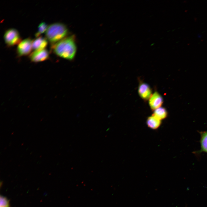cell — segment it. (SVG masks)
<instances>
[{"label": "cell", "instance_id": "7a4b0ae2", "mask_svg": "<svg viewBox=\"0 0 207 207\" xmlns=\"http://www.w3.org/2000/svg\"><path fill=\"white\" fill-rule=\"evenodd\" d=\"M68 32V28L64 24L55 23L48 26L45 35L47 40L53 45L67 37Z\"/></svg>", "mask_w": 207, "mask_h": 207}, {"label": "cell", "instance_id": "3957f363", "mask_svg": "<svg viewBox=\"0 0 207 207\" xmlns=\"http://www.w3.org/2000/svg\"><path fill=\"white\" fill-rule=\"evenodd\" d=\"M5 43L8 46H12L18 44L21 39L18 31L16 29L11 28L6 30L4 35Z\"/></svg>", "mask_w": 207, "mask_h": 207}, {"label": "cell", "instance_id": "9c48e42d", "mask_svg": "<svg viewBox=\"0 0 207 207\" xmlns=\"http://www.w3.org/2000/svg\"><path fill=\"white\" fill-rule=\"evenodd\" d=\"M161 122V120L153 115L149 117L146 121L147 126L153 129H158L160 126Z\"/></svg>", "mask_w": 207, "mask_h": 207}, {"label": "cell", "instance_id": "5b68a950", "mask_svg": "<svg viewBox=\"0 0 207 207\" xmlns=\"http://www.w3.org/2000/svg\"><path fill=\"white\" fill-rule=\"evenodd\" d=\"M49 57V53L46 49L34 51L29 56L30 60L34 62H40L47 60Z\"/></svg>", "mask_w": 207, "mask_h": 207}, {"label": "cell", "instance_id": "4fadbf2b", "mask_svg": "<svg viewBox=\"0 0 207 207\" xmlns=\"http://www.w3.org/2000/svg\"><path fill=\"white\" fill-rule=\"evenodd\" d=\"M0 207H10L9 200L1 195L0 197Z\"/></svg>", "mask_w": 207, "mask_h": 207}, {"label": "cell", "instance_id": "7c38bea8", "mask_svg": "<svg viewBox=\"0 0 207 207\" xmlns=\"http://www.w3.org/2000/svg\"><path fill=\"white\" fill-rule=\"evenodd\" d=\"M48 26L46 23L44 22L41 23L38 27V30L35 34V36L36 37H38L41 34L46 32Z\"/></svg>", "mask_w": 207, "mask_h": 207}, {"label": "cell", "instance_id": "277c9868", "mask_svg": "<svg viewBox=\"0 0 207 207\" xmlns=\"http://www.w3.org/2000/svg\"><path fill=\"white\" fill-rule=\"evenodd\" d=\"M32 40L30 38H27L21 41L18 44L17 52L20 56L29 54L32 49Z\"/></svg>", "mask_w": 207, "mask_h": 207}, {"label": "cell", "instance_id": "8992f818", "mask_svg": "<svg viewBox=\"0 0 207 207\" xmlns=\"http://www.w3.org/2000/svg\"><path fill=\"white\" fill-rule=\"evenodd\" d=\"M138 93L140 97L145 101L149 99L152 95V89L150 85L147 83L143 82L139 83Z\"/></svg>", "mask_w": 207, "mask_h": 207}, {"label": "cell", "instance_id": "52a82bcc", "mask_svg": "<svg viewBox=\"0 0 207 207\" xmlns=\"http://www.w3.org/2000/svg\"><path fill=\"white\" fill-rule=\"evenodd\" d=\"M163 102L162 96L158 92L155 91L149 99V104L151 109L154 110L161 107Z\"/></svg>", "mask_w": 207, "mask_h": 207}, {"label": "cell", "instance_id": "ba28073f", "mask_svg": "<svg viewBox=\"0 0 207 207\" xmlns=\"http://www.w3.org/2000/svg\"><path fill=\"white\" fill-rule=\"evenodd\" d=\"M48 43V40L46 38L39 37L33 40L32 49L34 51L45 49Z\"/></svg>", "mask_w": 207, "mask_h": 207}, {"label": "cell", "instance_id": "30bf717a", "mask_svg": "<svg viewBox=\"0 0 207 207\" xmlns=\"http://www.w3.org/2000/svg\"><path fill=\"white\" fill-rule=\"evenodd\" d=\"M152 115L161 120L167 117L168 112L166 108L160 107L154 110Z\"/></svg>", "mask_w": 207, "mask_h": 207}, {"label": "cell", "instance_id": "8fae6325", "mask_svg": "<svg viewBox=\"0 0 207 207\" xmlns=\"http://www.w3.org/2000/svg\"><path fill=\"white\" fill-rule=\"evenodd\" d=\"M200 143L201 149L199 152L207 153V131L201 133Z\"/></svg>", "mask_w": 207, "mask_h": 207}, {"label": "cell", "instance_id": "6da1fadb", "mask_svg": "<svg viewBox=\"0 0 207 207\" xmlns=\"http://www.w3.org/2000/svg\"><path fill=\"white\" fill-rule=\"evenodd\" d=\"M54 53L60 57L69 60L74 58L76 51V46L73 36L66 37L52 45Z\"/></svg>", "mask_w": 207, "mask_h": 207}]
</instances>
